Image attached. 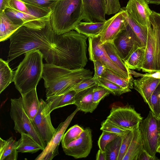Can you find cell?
Returning a JSON list of instances; mask_svg holds the SVG:
<instances>
[{"label":"cell","mask_w":160,"mask_h":160,"mask_svg":"<svg viewBox=\"0 0 160 160\" xmlns=\"http://www.w3.org/2000/svg\"><path fill=\"white\" fill-rule=\"evenodd\" d=\"M108 0H105V1L106 3V5H107V2Z\"/></svg>","instance_id":"52"},{"label":"cell","mask_w":160,"mask_h":160,"mask_svg":"<svg viewBox=\"0 0 160 160\" xmlns=\"http://www.w3.org/2000/svg\"><path fill=\"white\" fill-rule=\"evenodd\" d=\"M157 152H158L160 153V145L158 147L157 151Z\"/></svg>","instance_id":"50"},{"label":"cell","mask_w":160,"mask_h":160,"mask_svg":"<svg viewBox=\"0 0 160 160\" xmlns=\"http://www.w3.org/2000/svg\"><path fill=\"white\" fill-rule=\"evenodd\" d=\"M93 88L82 91L77 93L76 95L74 104L80 110L85 113H92L98 104L94 103L93 100Z\"/></svg>","instance_id":"21"},{"label":"cell","mask_w":160,"mask_h":160,"mask_svg":"<svg viewBox=\"0 0 160 160\" xmlns=\"http://www.w3.org/2000/svg\"><path fill=\"white\" fill-rule=\"evenodd\" d=\"M160 82V72L147 73L142 75L140 78L134 79L133 88L147 104L152 94Z\"/></svg>","instance_id":"18"},{"label":"cell","mask_w":160,"mask_h":160,"mask_svg":"<svg viewBox=\"0 0 160 160\" xmlns=\"http://www.w3.org/2000/svg\"><path fill=\"white\" fill-rule=\"evenodd\" d=\"M139 128L144 149L150 155L156 156L160 145V118L150 111L139 123Z\"/></svg>","instance_id":"9"},{"label":"cell","mask_w":160,"mask_h":160,"mask_svg":"<svg viewBox=\"0 0 160 160\" xmlns=\"http://www.w3.org/2000/svg\"><path fill=\"white\" fill-rule=\"evenodd\" d=\"M151 25L148 27L145 56L141 70L152 73L159 72L160 53V13L152 11L150 16Z\"/></svg>","instance_id":"6"},{"label":"cell","mask_w":160,"mask_h":160,"mask_svg":"<svg viewBox=\"0 0 160 160\" xmlns=\"http://www.w3.org/2000/svg\"><path fill=\"white\" fill-rule=\"evenodd\" d=\"M100 130L102 131H106L122 135L127 130L119 127L112 123L106 119L102 122Z\"/></svg>","instance_id":"40"},{"label":"cell","mask_w":160,"mask_h":160,"mask_svg":"<svg viewBox=\"0 0 160 160\" xmlns=\"http://www.w3.org/2000/svg\"><path fill=\"white\" fill-rule=\"evenodd\" d=\"M159 72H160V53L159 55Z\"/></svg>","instance_id":"51"},{"label":"cell","mask_w":160,"mask_h":160,"mask_svg":"<svg viewBox=\"0 0 160 160\" xmlns=\"http://www.w3.org/2000/svg\"><path fill=\"white\" fill-rule=\"evenodd\" d=\"M21 95L23 108L28 116L32 120L38 113L40 107L36 88Z\"/></svg>","instance_id":"22"},{"label":"cell","mask_w":160,"mask_h":160,"mask_svg":"<svg viewBox=\"0 0 160 160\" xmlns=\"http://www.w3.org/2000/svg\"><path fill=\"white\" fill-rule=\"evenodd\" d=\"M84 21L87 22H106L105 0H82Z\"/></svg>","instance_id":"19"},{"label":"cell","mask_w":160,"mask_h":160,"mask_svg":"<svg viewBox=\"0 0 160 160\" xmlns=\"http://www.w3.org/2000/svg\"><path fill=\"white\" fill-rule=\"evenodd\" d=\"M58 35L53 30L50 20L41 29H33L22 26L9 38L10 45L7 61L9 62L22 54L38 49L46 61L57 44Z\"/></svg>","instance_id":"1"},{"label":"cell","mask_w":160,"mask_h":160,"mask_svg":"<svg viewBox=\"0 0 160 160\" xmlns=\"http://www.w3.org/2000/svg\"><path fill=\"white\" fill-rule=\"evenodd\" d=\"M9 8L20 12L27 13L29 10L26 4L21 0H10Z\"/></svg>","instance_id":"44"},{"label":"cell","mask_w":160,"mask_h":160,"mask_svg":"<svg viewBox=\"0 0 160 160\" xmlns=\"http://www.w3.org/2000/svg\"><path fill=\"white\" fill-rule=\"evenodd\" d=\"M23 26L22 24L12 20L5 12L0 13V41L9 39L18 29Z\"/></svg>","instance_id":"24"},{"label":"cell","mask_w":160,"mask_h":160,"mask_svg":"<svg viewBox=\"0 0 160 160\" xmlns=\"http://www.w3.org/2000/svg\"><path fill=\"white\" fill-rule=\"evenodd\" d=\"M25 3L45 9L52 10L58 0H21Z\"/></svg>","instance_id":"38"},{"label":"cell","mask_w":160,"mask_h":160,"mask_svg":"<svg viewBox=\"0 0 160 160\" xmlns=\"http://www.w3.org/2000/svg\"><path fill=\"white\" fill-rule=\"evenodd\" d=\"M88 38L73 30L58 35L57 44L47 63L70 70L84 68L88 62Z\"/></svg>","instance_id":"2"},{"label":"cell","mask_w":160,"mask_h":160,"mask_svg":"<svg viewBox=\"0 0 160 160\" xmlns=\"http://www.w3.org/2000/svg\"><path fill=\"white\" fill-rule=\"evenodd\" d=\"M105 22H80L74 30L88 38L99 36Z\"/></svg>","instance_id":"27"},{"label":"cell","mask_w":160,"mask_h":160,"mask_svg":"<svg viewBox=\"0 0 160 160\" xmlns=\"http://www.w3.org/2000/svg\"><path fill=\"white\" fill-rule=\"evenodd\" d=\"M101 78L113 82L124 88L131 89L133 88L134 79H126L107 68Z\"/></svg>","instance_id":"32"},{"label":"cell","mask_w":160,"mask_h":160,"mask_svg":"<svg viewBox=\"0 0 160 160\" xmlns=\"http://www.w3.org/2000/svg\"><path fill=\"white\" fill-rule=\"evenodd\" d=\"M124 8L129 17L141 28H146L151 25L150 17L153 11L146 0H129Z\"/></svg>","instance_id":"15"},{"label":"cell","mask_w":160,"mask_h":160,"mask_svg":"<svg viewBox=\"0 0 160 160\" xmlns=\"http://www.w3.org/2000/svg\"><path fill=\"white\" fill-rule=\"evenodd\" d=\"M17 141L11 137L7 140L0 138V160H17Z\"/></svg>","instance_id":"25"},{"label":"cell","mask_w":160,"mask_h":160,"mask_svg":"<svg viewBox=\"0 0 160 160\" xmlns=\"http://www.w3.org/2000/svg\"><path fill=\"white\" fill-rule=\"evenodd\" d=\"M77 94L73 90L60 95L47 97L46 102L48 111L51 113L54 110L71 104H74Z\"/></svg>","instance_id":"20"},{"label":"cell","mask_w":160,"mask_h":160,"mask_svg":"<svg viewBox=\"0 0 160 160\" xmlns=\"http://www.w3.org/2000/svg\"><path fill=\"white\" fill-rule=\"evenodd\" d=\"M110 92L105 88L98 86L94 87L93 90V102L99 104L100 101Z\"/></svg>","instance_id":"41"},{"label":"cell","mask_w":160,"mask_h":160,"mask_svg":"<svg viewBox=\"0 0 160 160\" xmlns=\"http://www.w3.org/2000/svg\"><path fill=\"white\" fill-rule=\"evenodd\" d=\"M139 124L133 129V135L132 139L122 160H137L139 155L144 149Z\"/></svg>","instance_id":"23"},{"label":"cell","mask_w":160,"mask_h":160,"mask_svg":"<svg viewBox=\"0 0 160 160\" xmlns=\"http://www.w3.org/2000/svg\"><path fill=\"white\" fill-rule=\"evenodd\" d=\"M79 110V109L77 107L64 122L59 124L57 128V131L54 135L35 160H52L58 154L59 146L65 131L75 115Z\"/></svg>","instance_id":"14"},{"label":"cell","mask_w":160,"mask_h":160,"mask_svg":"<svg viewBox=\"0 0 160 160\" xmlns=\"http://www.w3.org/2000/svg\"><path fill=\"white\" fill-rule=\"evenodd\" d=\"M147 104L153 114L160 118V82L152 94Z\"/></svg>","instance_id":"36"},{"label":"cell","mask_w":160,"mask_h":160,"mask_svg":"<svg viewBox=\"0 0 160 160\" xmlns=\"http://www.w3.org/2000/svg\"><path fill=\"white\" fill-rule=\"evenodd\" d=\"M113 43L123 62L136 48L141 47L138 38L128 24L126 28L119 32Z\"/></svg>","instance_id":"13"},{"label":"cell","mask_w":160,"mask_h":160,"mask_svg":"<svg viewBox=\"0 0 160 160\" xmlns=\"http://www.w3.org/2000/svg\"><path fill=\"white\" fill-rule=\"evenodd\" d=\"M84 129L78 125L71 127L64 134L61 141L62 148L67 146L72 142L78 139Z\"/></svg>","instance_id":"34"},{"label":"cell","mask_w":160,"mask_h":160,"mask_svg":"<svg viewBox=\"0 0 160 160\" xmlns=\"http://www.w3.org/2000/svg\"><path fill=\"white\" fill-rule=\"evenodd\" d=\"M129 26L131 28L138 38L141 47L145 49L146 45L147 28H143L133 21L128 16L124 7L120 9Z\"/></svg>","instance_id":"31"},{"label":"cell","mask_w":160,"mask_h":160,"mask_svg":"<svg viewBox=\"0 0 160 160\" xmlns=\"http://www.w3.org/2000/svg\"><path fill=\"white\" fill-rule=\"evenodd\" d=\"M121 8L119 0H108L106 14L108 15L115 14Z\"/></svg>","instance_id":"43"},{"label":"cell","mask_w":160,"mask_h":160,"mask_svg":"<svg viewBox=\"0 0 160 160\" xmlns=\"http://www.w3.org/2000/svg\"><path fill=\"white\" fill-rule=\"evenodd\" d=\"M92 147V132L90 129L88 128L84 129L78 139L62 148L66 155L78 159L87 157Z\"/></svg>","instance_id":"16"},{"label":"cell","mask_w":160,"mask_h":160,"mask_svg":"<svg viewBox=\"0 0 160 160\" xmlns=\"http://www.w3.org/2000/svg\"><path fill=\"white\" fill-rule=\"evenodd\" d=\"M145 56V49L138 47L132 52L124 62L129 69L140 70L143 65Z\"/></svg>","instance_id":"28"},{"label":"cell","mask_w":160,"mask_h":160,"mask_svg":"<svg viewBox=\"0 0 160 160\" xmlns=\"http://www.w3.org/2000/svg\"><path fill=\"white\" fill-rule=\"evenodd\" d=\"M108 56L112 61L122 71L129 77L132 76L128 69L122 60L112 42H107L102 45Z\"/></svg>","instance_id":"30"},{"label":"cell","mask_w":160,"mask_h":160,"mask_svg":"<svg viewBox=\"0 0 160 160\" xmlns=\"http://www.w3.org/2000/svg\"><path fill=\"white\" fill-rule=\"evenodd\" d=\"M98 86L103 87L114 95L120 96L131 91V89L123 88L121 86L103 78L97 80Z\"/></svg>","instance_id":"35"},{"label":"cell","mask_w":160,"mask_h":160,"mask_svg":"<svg viewBox=\"0 0 160 160\" xmlns=\"http://www.w3.org/2000/svg\"><path fill=\"white\" fill-rule=\"evenodd\" d=\"M14 72L8 65V62L0 59V93H1L12 82Z\"/></svg>","instance_id":"29"},{"label":"cell","mask_w":160,"mask_h":160,"mask_svg":"<svg viewBox=\"0 0 160 160\" xmlns=\"http://www.w3.org/2000/svg\"><path fill=\"white\" fill-rule=\"evenodd\" d=\"M21 137L17 141V150L18 152L35 153L44 149L29 134L21 133Z\"/></svg>","instance_id":"26"},{"label":"cell","mask_w":160,"mask_h":160,"mask_svg":"<svg viewBox=\"0 0 160 160\" xmlns=\"http://www.w3.org/2000/svg\"><path fill=\"white\" fill-rule=\"evenodd\" d=\"M133 129L127 130L122 135V141L118 160H122L128 150L133 135Z\"/></svg>","instance_id":"37"},{"label":"cell","mask_w":160,"mask_h":160,"mask_svg":"<svg viewBox=\"0 0 160 160\" xmlns=\"http://www.w3.org/2000/svg\"><path fill=\"white\" fill-rule=\"evenodd\" d=\"M94 67V74L93 78L98 80L101 78L106 71V68L100 61L95 60L93 61Z\"/></svg>","instance_id":"45"},{"label":"cell","mask_w":160,"mask_h":160,"mask_svg":"<svg viewBox=\"0 0 160 160\" xmlns=\"http://www.w3.org/2000/svg\"><path fill=\"white\" fill-rule=\"evenodd\" d=\"M128 25V22L120 9L105 22L99 36L100 45H102L107 42H113L119 32L126 28Z\"/></svg>","instance_id":"17"},{"label":"cell","mask_w":160,"mask_h":160,"mask_svg":"<svg viewBox=\"0 0 160 160\" xmlns=\"http://www.w3.org/2000/svg\"><path fill=\"white\" fill-rule=\"evenodd\" d=\"M43 55L38 49L26 52L22 61L14 72L13 82L21 94L36 88L42 77Z\"/></svg>","instance_id":"4"},{"label":"cell","mask_w":160,"mask_h":160,"mask_svg":"<svg viewBox=\"0 0 160 160\" xmlns=\"http://www.w3.org/2000/svg\"><path fill=\"white\" fill-rule=\"evenodd\" d=\"M88 38V51L89 59L91 61L99 60L105 65L107 69L111 70L118 75L127 80L133 79L132 76L129 77L111 59L106 52L103 45L100 44L99 36Z\"/></svg>","instance_id":"11"},{"label":"cell","mask_w":160,"mask_h":160,"mask_svg":"<svg viewBox=\"0 0 160 160\" xmlns=\"http://www.w3.org/2000/svg\"><path fill=\"white\" fill-rule=\"evenodd\" d=\"M156 156H152L144 149L139 155L137 160H158Z\"/></svg>","instance_id":"46"},{"label":"cell","mask_w":160,"mask_h":160,"mask_svg":"<svg viewBox=\"0 0 160 160\" xmlns=\"http://www.w3.org/2000/svg\"><path fill=\"white\" fill-rule=\"evenodd\" d=\"M83 17L82 0H58L52 9L50 21L55 33L60 35L74 30Z\"/></svg>","instance_id":"5"},{"label":"cell","mask_w":160,"mask_h":160,"mask_svg":"<svg viewBox=\"0 0 160 160\" xmlns=\"http://www.w3.org/2000/svg\"><path fill=\"white\" fill-rule=\"evenodd\" d=\"M40 107L36 116L32 121L41 138L47 144L54 135L56 131L51 122L50 114L46 102L39 100Z\"/></svg>","instance_id":"12"},{"label":"cell","mask_w":160,"mask_h":160,"mask_svg":"<svg viewBox=\"0 0 160 160\" xmlns=\"http://www.w3.org/2000/svg\"><path fill=\"white\" fill-rule=\"evenodd\" d=\"M119 135H120L109 132L102 131L98 141V145L99 149L103 152H105V148L107 145Z\"/></svg>","instance_id":"39"},{"label":"cell","mask_w":160,"mask_h":160,"mask_svg":"<svg viewBox=\"0 0 160 160\" xmlns=\"http://www.w3.org/2000/svg\"><path fill=\"white\" fill-rule=\"evenodd\" d=\"M122 141V135H119L107 145L105 149L106 160H118Z\"/></svg>","instance_id":"33"},{"label":"cell","mask_w":160,"mask_h":160,"mask_svg":"<svg viewBox=\"0 0 160 160\" xmlns=\"http://www.w3.org/2000/svg\"><path fill=\"white\" fill-rule=\"evenodd\" d=\"M10 0H0V13L5 12L9 7V3Z\"/></svg>","instance_id":"47"},{"label":"cell","mask_w":160,"mask_h":160,"mask_svg":"<svg viewBox=\"0 0 160 160\" xmlns=\"http://www.w3.org/2000/svg\"><path fill=\"white\" fill-rule=\"evenodd\" d=\"M11 103L10 115L14 122V129L16 132L29 134L44 149L46 144L25 112L22 105L21 97L18 98H11Z\"/></svg>","instance_id":"8"},{"label":"cell","mask_w":160,"mask_h":160,"mask_svg":"<svg viewBox=\"0 0 160 160\" xmlns=\"http://www.w3.org/2000/svg\"><path fill=\"white\" fill-rule=\"evenodd\" d=\"M107 119L119 127L131 130L139 124L143 118L130 106H120L114 104Z\"/></svg>","instance_id":"10"},{"label":"cell","mask_w":160,"mask_h":160,"mask_svg":"<svg viewBox=\"0 0 160 160\" xmlns=\"http://www.w3.org/2000/svg\"><path fill=\"white\" fill-rule=\"evenodd\" d=\"M93 72L82 68L70 70L53 64H43L42 78L46 97L64 93L77 84L92 78Z\"/></svg>","instance_id":"3"},{"label":"cell","mask_w":160,"mask_h":160,"mask_svg":"<svg viewBox=\"0 0 160 160\" xmlns=\"http://www.w3.org/2000/svg\"><path fill=\"white\" fill-rule=\"evenodd\" d=\"M96 159L97 160H106V155L105 152L102 151L99 149L96 154Z\"/></svg>","instance_id":"48"},{"label":"cell","mask_w":160,"mask_h":160,"mask_svg":"<svg viewBox=\"0 0 160 160\" xmlns=\"http://www.w3.org/2000/svg\"><path fill=\"white\" fill-rule=\"evenodd\" d=\"M26 4L29 10L27 13L9 8H7L5 12L12 20L22 24L26 27L38 29L43 28L47 21L50 20L52 10Z\"/></svg>","instance_id":"7"},{"label":"cell","mask_w":160,"mask_h":160,"mask_svg":"<svg viewBox=\"0 0 160 160\" xmlns=\"http://www.w3.org/2000/svg\"><path fill=\"white\" fill-rule=\"evenodd\" d=\"M97 86H98L97 80L94 79L92 77L79 83L71 90H73L78 93Z\"/></svg>","instance_id":"42"},{"label":"cell","mask_w":160,"mask_h":160,"mask_svg":"<svg viewBox=\"0 0 160 160\" xmlns=\"http://www.w3.org/2000/svg\"><path fill=\"white\" fill-rule=\"evenodd\" d=\"M148 4H154L156 5L160 4V0H146Z\"/></svg>","instance_id":"49"}]
</instances>
